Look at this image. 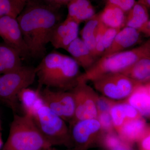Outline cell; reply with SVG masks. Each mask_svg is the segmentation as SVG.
Segmentation results:
<instances>
[{
    "label": "cell",
    "mask_w": 150,
    "mask_h": 150,
    "mask_svg": "<svg viewBox=\"0 0 150 150\" xmlns=\"http://www.w3.org/2000/svg\"><path fill=\"white\" fill-rule=\"evenodd\" d=\"M0 37L4 43L18 51L21 58L30 57L17 18L10 16L0 17Z\"/></svg>",
    "instance_id": "11"
},
{
    "label": "cell",
    "mask_w": 150,
    "mask_h": 150,
    "mask_svg": "<svg viewBox=\"0 0 150 150\" xmlns=\"http://www.w3.org/2000/svg\"><path fill=\"white\" fill-rule=\"evenodd\" d=\"M150 56L149 40L138 47L115 54L101 56L81 78L86 82L91 81L102 76L122 73L143 57Z\"/></svg>",
    "instance_id": "4"
},
{
    "label": "cell",
    "mask_w": 150,
    "mask_h": 150,
    "mask_svg": "<svg viewBox=\"0 0 150 150\" xmlns=\"http://www.w3.org/2000/svg\"><path fill=\"white\" fill-rule=\"evenodd\" d=\"M71 138L74 150H88L100 143L103 133L97 118L84 119L70 123Z\"/></svg>",
    "instance_id": "8"
},
{
    "label": "cell",
    "mask_w": 150,
    "mask_h": 150,
    "mask_svg": "<svg viewBox=\"0 0 150 150\" xmlns=\"http://www.w3.org/2000/svg\"><path fill=\"white\" fill-rule=\"evenodd\" d=\"M87 83L81 76L78 84L71 91L74 93L76 104L74 118L71 122L84 119L97 118L98 117L97 103L99 95Z\"/></svg>",
    "instance_id": "10"
},
{
    "label": "cell",
    "mask_w": 150,
    "mask_h": 150,
    "mask_svg": "<svg viewBox=\"0 0 150 150\" xmlns=\"http://www.w3.org/2000/svg\"><path fill=\"white\" fill-rule=\"evenodd\" d=\"M79 24L67 17L59 23L53 30L50 43L56 49L67 50L70 44L79 37Z\"/></svg>",
    "instance_id": "12"
},
{
    "label": "cell",
    "mask_w": 150,
    "mask_h": 150,
    "mask_svg": "<svg viewBox=\"0 0 150 150\" xmlns=\"http://www.w3.org/2000/svg\"><path fill=\"white\" fill-rule=\"evenodd\" d=\"M106 4L115 6L125 13L130 11L137 3L136 0H105Z\"/></svg>",
    "instance_id": "30"
},
{
    "label": "cell",
    "mask_w": 150,
    "mask_h": 150,
    "mask_svg": "<svg viewBox=\"0 0 150 150\" xmlns=\"http://www.w3.org/2000/svg\"><path fill=\"white\" fill-rule=\"evenodd\" d=\"M97 119L100 123L103 133H110L115 131L110 112L98 113Z\"/></svg>",
    "instance_id": "26"
},
{
    "label": "cell",
    "mask_w": 150,
    "mask_h": 150,
    "mask_svg": "<svg viewBox=\"0 0 150 150\" xmlns=\"http://www.w3.org/2000/svg\"><path fill=\"white\" fill-rule=\"evenodd\" d=\"M1 123H0V130H1Z\"/></svg>",
    "instance_id": "42"
},
{
    "label": "cell",
    "mask_w": 150,
    "mask_h": 150,
    "mask_svg": "<svg viewBox=\"0 0 150 150\" xmlns=\"http://www.w3.org/2000/svg\"><path fill=\"white\" fill-rule=\"evenodd\" d=\"M42 1L46 4L56 8H60L61 7L58 4L57 0H42Z\"/></svg>",
    "instance_id": "34"
},
{
    "label": "cell",
    "mask_w": 150,
    "mask_h": 150,
    "mask_svg": "<svg viewBox=\"0 0 150 150\" xmlns=\"http://www.w3.org/2000/svg\"><path fill=\"white\" fill-rule=\"evenodd\" d=\"M4 16L16 18L18 16L11 0H0V17Z\"/></svg>",
    "instance_id": "29"
},
{
    "label": "cell",
    "mask_w": 150,
    "mask_h": 150,
    "mask_svg": "<svg viewBox=\"0 0 150 150\" xmlns=\"http://www.w3.org/2000/svg\"><path fill=\"white\" fill-rule=\"evenodd\" d=\"M80 67L71 57L52 51L44 56L35 67L38 88L44 86L56 90L71 91L82 74Z\"/></svg>",
    "instance_id": "2"
},
{
    "label": "cell",
    "mask_w": 150,
    "mask_h": 150,
    "mask_svg": "<svg viewBox=\"0 0 150 150\" xmlns=\"http://www.w3.org/2000/svg\"><path fill=\"white\" fill-rule=\"evenodd\" d=\"M125 13L115 6L105 4L103 10L99 14L100 21L105 26L121 29L125 26Z\"/></svg>",
    "instance_id": "21"
},
{
    "label": "cell",
    "mask_w": 150,
    "mask_h": 150,
    "mask_svg": "<svg viewBox=\"0 0 150 150\" xmlns=\"http://www.w3.org/2000/svg\"><path fill=\"white\" fill-rule=\"evenodd\" d=\"M105 25L102 23H100L99 27L97 31L96 36V47L95 54L96 57L98 59H99L103 56L105 51L103 40V33L104 30Z\"/></svg>",
    "instance_id": "27"
},
{
    "label": "cell",
    "mask_w": 150,
    "mask_h": 150,
    "mask_svg": "<svg viewBox=\"0 0 150 150\" xmlns=\"http://www.w3.org/2000/svg\"><path fill=\"white\" fill-rule=\"evenodd\" d=\"M18 99L21 102L24 113L32 115L35 108L43 102L38 91H34L28 88L21 92Z\"/></svg>",
    "instance_id": "24"
},
{
    "label": "cell",
    "mask_w": 150,
    "mask_h": 150,
    "mask_svg": "<svg viewBox=\"0 0 150 150\" xmlns=\"http://www.w3.org/2000/svg\"><path fill=\"white\" fill-rule=\"evenodd\" d=\"M120 30L106 27L105 25L103 33V40L105 51L111 46Z\"/></svg>",
    "instance_id": "28"
},
{
    "label": "cell",
    "mask_w": 150,
    "mask_h": 150,
    "mask_svg": "<svg viewBox=\"0 0 150 150\" xmlns=\"http://www.w3.org/2000/svg\"><path fill=\"white\" fill-rule=\"evenodd\" d=\"M139 85L150 83V56L143 57L122 73Z\"/></svg>",
    "instance_id": "20"
},
{
    "label": "cell",
    "mask_w": 150,
    "mask_h": 150,
    "mask_svg": "<svg viewBox=\"0 0 150 150\" xmlns=\"http://www.w3.org/2000/svg\"><path fill=\"white\" fill-rule=\"evenodd\" d=\"M42 101L52 111L71 123L74 118L76 104L73 92L56 90L45 87L38 89Z\"/></svg>",
    "instance_id": "9"
},
{
    "label": "cell",
    "mask_w": 150,
    "mask_h": 150,
    "mask_svg": "<svg viewBox=\"0 0 150 150\" xmlns=\"http://www.w3.org/2000/svg\"><path fill=\"white\" fill-rule=\"evenodd\" d=\"M145 35L150 36V21H149L142 32Z\"/></svg>",
    "instance_id": "35"
},
{
    "label": "cell",
    "mask_w": 150,
    "mask_h": 150,
    "mask_svg": "<svg viewBox=\"0 0 150 150\" xmlns=\"http://www.w3.org/2000/svg\"><path fill=\"white\" fill-rule=\"evenodd\" d=\"M42 0H33L17 17L31 57L43 58L53 30L61 21L59 10Z\"/></svg>",
    "instance_id": "1"
},
{
    "label": "cell",
    "mask_w": 150,
    "mask_h": 150,
    "mask_svg": "<svg viewBox=\"0 0 150 150\" xmlns=\"http://www.w3.org/2000/svg\"><path fill=\"white\" fill-rule=\"evenodd\" d=\"M52 146L38 130L31 114L14 113L1 150H41Z\"/></svg>",
    "instance_id": "3"
},
{
    "label": "cell",
    "mask_w": 150,
    "mask_h": 150,
    "mask_svg": "<svg viewBox=\"0 0 150 150\" xmlns=\"http://www.w3.org/2000/svg\"><path fill=\"white\" fill-rule=\"evenodd\" d=\"M92 82L101 96L116 102L126 100L139 85L122 73L104 75Z\"/></svg>",
    "instance_id": "7"
},
{
    "label": "cell",
    "mask_w": 150,
    "mask_h": 150,
    "mask_svg": "<svg viewBox=\"0 0 150 150\" xmlns=\"http://www.w3.org/2000/svg\"><path fill=\"white\" fill-rule=\"evenodd\" d=\"M66 51L85 71L90 69L98 60L91 52L82 39L79 37L70 44Z\"/></svg>",
    "instance_id": "15"
},
{
    "label": "cell",
    "mask_w": 150,
    "mask_h": 150,
    "mask_svg": "<svg viewBox=\"0 0 150 150\" xmlns=\"http://www.w3.org/2000/svg\"><path fill=\"white\" fill-rule=\"evenodd\" d=\"M32 116L38 130L52 146H62L73 149L69 127L67 122L43 102L35 108Z\"/></svg>",
    "instance_id": "5"
},
{
    "label": "cell",
    "mask_w": 150,
    "mask_h": 150,
    "mask_svg": "<svg viewBox=\"0 0 150 150\" xmlns=\"http://www.w3.org/2000/svg\"><path fill=\"white\" fill-rule=\"evenodd\" d=\"M140 38L141 32L139 31L125 26L120 30L111 46L105 51L102 56L128 50V48L136 45Z\"/></svg>",
    "instance_id": "14"
},
{
    "label": "cell",
    "mask_w": 150,
    "mask_h": 150,
    "mask_svg": "<svg viewBox=\"0 0 150 150\" xmlns=\"http://www.w3.org/2000/svg\"><path fill=\"white\" fill-rule=\"evenodd\" d=\"M139 142L140 150H150V125L146 134Z\"/></svg>",
    "instance_id": "33"
},
{
    "label": "cell",
    "mask_w": 150,
    "mask_h": 150,
    "mask_svg": "<svg viewBox=\"0 0 150 150\" xmlns=\"http://www.w3.org/2000/svg\"><path fill=\"white\" fill-rule=\"evenodd\" d=\"M100 144L108 150H130V145L123 142L115 131L104 133Z\"/></svg>",
    "instance_id": "25"
},
{
    "label": "cell",
    "mask_w": 150,
    "mask_h": 150,
    "mask_svg": "<svg viewBox=\"0 0 150 150\" xmlns=\"http://www.w3.org/2000/svg\"><path fill=\"white\" fill-rule=\"evenodd\" d=\"M33 0H11L18 16L22 11L26 5Z\"/></svg>",
    "instance_id": "32"
},
{
    "label": "cell",
    "mask_w": 150,
    "mask_h": 150,
    "mask_svg": "<svg viewBox=\"0 0 150 150\" xmlns=\"http://www.w3.org/2000/svg\"><path fill=\"white\" fill-rule=\"evenodd\" d=\"M3 145L1 137V134H0V148Z\"/></svg>",
    "instance_id": "39"
},
{
    "label": "cell",
    "mask_w": 150,
    "mask_h": 150,
    "mask_svg": "<svg viewBox=\"0 0 150 150\" xmlns=\"http://www.w3.org/2000/svg\"><path fill=\"white\" fill-rule=\"evenodd\" d=\"M36 77L35 67L27 66L0 75V99L15 113L18 108L19 94L33 84Z\"/></svg>",
    "instance_id": "6"
},
{
    "label": "cell",
    "mask_w": 150,
    "mask_h": 150,
    "mask_svg": "<svg viewBox=\"0 0 150 150\" xmlns=\"http://www.w3.org/2000/svg\"><path fill=\"white\" fill-rule=\"evenodd\" d=\"M110 113L115 131L127 120L142 116L139 111L126 100L115 102L110 108Z\"/></svg>",
    "instance_id": "16"
},
{
    "label": "cell",
    "mask_w": 150,
    "mask_h": 150,
    "mask_svg": "<svg viewBox=\"0 0 150 150\" xmlns=\"http://www.w3.org/2000/svg\"><path fill=\"white\" fill-rule=\"evenodd\" d=\"M71 1V0H57V1L59 5L61 7L64 5H67Z\"/></svg>",
    "instance_id": "37"
},
{
    "label": "cell",
    "mask_w": 150,
    "mask_h": 150,
    "mask_svg": "<svg viewBox=\"0 0 150 150\" xmlns=\"http://www.w3.org/2000/svg\"><path fill=\"white\" fill-rule=\"evenodd\" d=\"M126 100L134 106L142 117L150 120V95L147 84L138 85Z\"/></svg>",
    "instance_id": "19"
},
{
    "label": "cell",
    "mask_w": 150,
    "mask_h": 150,
    "mask_svg": "<svg viewBox=\"0 0 150 150\" xmlns=\"http://www.w3.org/2000/svg\"><path fill=\"white\" fill-rule=\"evenodd\" d=\"M149 41L150 46V40H149Z\"/></svg>",
    "instance_id": "43"
},
{
    "label": "cell",
    "mask_w": 150,
    "mask_h": 150,
    "mask_svg": "<svg viewBox=\"0 0 150 150\" xmlns=\"http://www.w3.org/2000/svg\"><path fill=\"white\" fill-rule=\"evenodd\" d=\"M147 86L148 91H149V93L150 95V83L147 84Z\"/></svg>",
    "instance_id": "40"
},
{
    "label": "cell",
    "mask_w": 150,
    "mask_h": 150,
    "mask_svg": "<svg viewBox=\"0 0 150 150\" xmlns=\"http://www.w3.org/2000/svg\"><path fill=\"white\" fill-rule=\"evenodd\" d=\"M41 150H74L73 149H67V150H61L54 148V146L46 148Z\"/></svg>",
    "instance_id": "38"
},
{
    "label": "cell",
    "mask_w": 150,
    "mask_h": 150,
    "mask_svg": "<svg viewBox=\"0 0 150 150\" xmlns=\"http://www.w3.org/2000/svg\"><path fill=\"white\" fill-rule=\"evenodd\" d=\"M22 66L18 51L4 43H0V75L13 71Z\"/></svg>",
    "instance_id": "18"
},
{
    "label": "cell",
    "mask_w": 150,
    "mask_h": 150,
    "mask_svg": "<svg viewBox=\"0 0 150 150\" xmlns=\"http://www.w3.org/2000/svg\"><path fill=\"white\" fill-rule=\"evenodd\" d=\"M115 102L116 101H113L102 96H99L97 103L98 113L100 112H110V108Z\"/></svg>",
    "instance_id": "31"
},
{
    "label": "cell",
    "mask_w": 150,
    "mask_h": 150,
    "mask_svg": "<svg viewBox=\"0 0 150 150\" xmlns=\"http://www.w3.org/2000/svg\"><path fill=\"white\" fill-rule=\"evenodd\" d=\"M67 6V18L79 24L88 21L96 14L93 6L89 0H71Z\"/></svg>",
    "instance_id": "17"
},
{
    "label": "cell",
    "mask_w": 150,
    "mask_h": 150,
    "mask_svg": "<svg viewBox=\"0 0 150 150\" xmlns=\"http://www.w3.org/2000/svg\"><path fill=\"white\" fill-rule=\"evenodd\" d=\"M137 2L144 5L148 9L150 8V0H138Z\"/></svg>",
    "instance_id": "36"
},
{
    "label": "cell",
    "mask_w": 150,
    "mask_h": 150,
    "mask_svg": "<svg viewBox=\"0 0 150 150\" xmlns=\"http://www.w3.org/2000/svg\"><path fill=\"white\" fill-rule=\"evenodd\" d=\"M127 150V149H118V150Z\"/></svg>",
    "instance_id": "41"
},
{
    "label": "cell",
    "mask_w": 150,
    "mask_h": 150,
    "mask_svg": "<svg viewBox=\"0 0 150 150\" xmlns=\"http://www.w3.org/2000/svg\"><path fill=\"white\" fill-rule=\"evenodd\" d=\"M86 22L81 31V38L83 40L91 52L96 57L95 54L96 36L97 31L101 23L99 13L96 14L92 18Z\"/></svg>",
    "instance_id": "23"
},
{
    "label": "cell",
    "mask_w": 150,
    "mask_h": 150,
    "mask_svg": "<svg viewBox=\"0 0 150 150\" xmlns=\"http://www.w3.org/2000/svg\"><path fill=\"white\" fill-rule=\"evenodd\" d=\"M148 9L144 5L137 2L126 16L125 26L141 33L149 21Z\"/></svg>",
    "instance_id": "22"
},
{
    "label": "cell",
    "mask_w": 150,
    "mask_h": 150,
    "mask_svg": "<svg viewBox=\"0 0 150 150\" xmlns=\"http://www.w3.org/2000/svg\"><path fill=\"white\" fill-rule=\"evenodd\" d=\"M149 126L145 118L141 116L127 120L116 132L123 142L130 145L139 142L146 134Z\"/></svg>",
    "instance_id": "13"
}]
</instances>
